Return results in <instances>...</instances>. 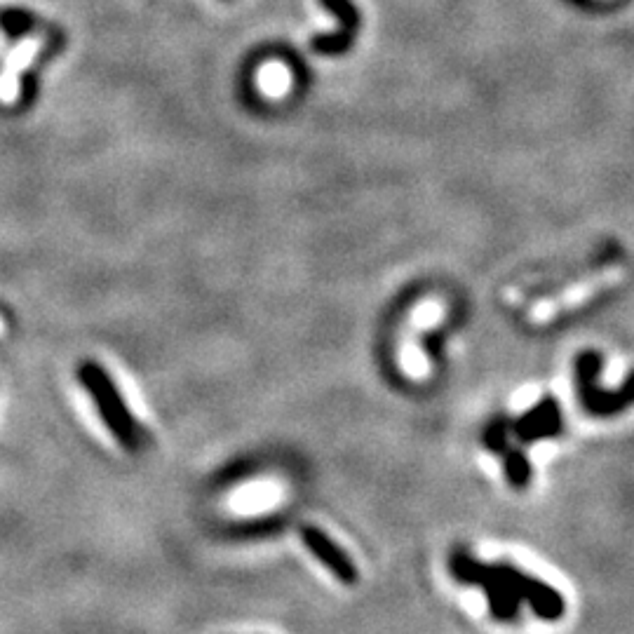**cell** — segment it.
Masks as SVG:
<instances>
[{"label": "cell", "instance_id": "obj_1", "mask_svg": "<svg viewBox=\"0 0 634 634\" xmlns=\"http://www.w3.org/2000/svg\"><path fill=\"white\" fill-rule=\"evenodd\" d=\"M449 571L458 583L482 588L489 613L501 623L519 618L522 606H529L534 616L543 620H559L564 616V597L555 588L508 562L487 564L470 552L458 550L449 557Z\"/></svg>", "mask_w": 634, "mask_h": 634}, {"label": "cell", "instance_id": "obj_2", "mask_svg": "<svg viewBox=\"0 0 634 634\" xmlns=\"http://www.w3.org/2000/svg\"><path fill=\"white\" fill-rule=\"evenodd\" d=\"M76 376L80 386L85 388V393L92 397L101 421L109 428V433L116 437L120 447L127 451H137L141 447V428L137 418L132 416L130 407H127L116 381L111 379V374L99 362L85 360L78 364Z\"/></svg>", "mask_w": 634, "mask_h": 634}, {"label": "cell", "instance_id": "obj_3", "mask_svg": "<svg viewBox=\"0 0 634 634\" xmlns=\"http://www.w3.org/2000/svg\"><path fill=\"white\" fill-rule=\"evenodd\" d=\"M627 278V268L620 266V263H613V266H606L602 271L588 275V278L578 280L576 285L566 287L562 294L552 296V299H545L536 306L534 310V320L538 322H548L555 320L559 313H566V310H573L583 303H588L595 299L599 292L604 289L618 287L620 282Z\"/></svg>", "mask_w": 634, "mask_h": 634}, {"label": "cell", "instance_id": "obj_7", "mask_svg": "<svg viewBox=\"0 0 634 634\" xmlns=\"http://www.w3.org/2000/svg\"><path fill=\"white\" fill-rule=\"evenodd\" d=\"M38 38H24L15 50L10 52V57L5 59L3 71H0V101L3 104H12L19 94V73H22L26 66L31 64V59L36 57L38 52Z\"/></svg>", "mask_w": 634, "mask_h": 634}, {"label": "cell", "instance_id": "obj_4", "mask_svg": "<svg viewBox=\"0 0 634 634\" xmlns=\"http://www.w3.org/2000/svg\"><path fill=\"white\" fill-rule=\"evenodd\" d=\"M299 536H301V543L313 552L317 562L327 566L329 573H332L336 580H341L343 585L357 583L360 573H357L355 562L346 555V550L339 548V545L325 534V531L317 529V526L313 524H303L299 529Z\"/></svg>", "mask_w": 634, "mask_h": 634}, {"label": "cell", "instance_id": "obj_6", "mask_svg": "<svg viewBox=\"0 0 634 634\" xmlns=\"http://www.w3.org/2000/svg\"><path fill=\"white\" fill-rule=\"evenodd\" d=\"M562 409L555 400H541L534 409H529L522 414L517 421H512L508 426V435L515 437L522 444H534L545 437H555L562 433Z\"/></svg>", "mask_w": 634, "mask_h": 634}, {"label": "cell", "instance_id": "obj_5", "mask_svg": "<svg viewBox=\"0 0 634 634\" xmlns=\"http://www.w3.org/2000/svg\"><path fill=\"white\" fill-rule=\"evenodd\" d=\"M322 8L332 12L339 22V31L336 33H322V36L313 38V50L317 55L325 57H339L343 52L350 50L357 29H360V12H357L353 0H320Z\"/></svg>", "mask_w": 634, "mask_h": 634}]
</instances>
